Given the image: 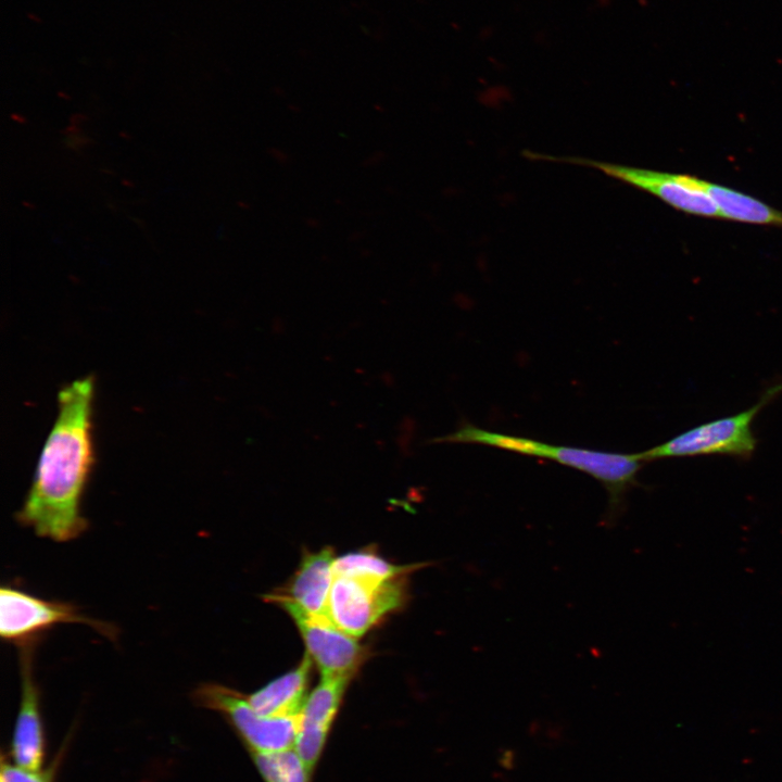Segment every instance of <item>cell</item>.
Masks as SVG:
<instances>
[{"label": "cell", "instance_id": "cell-1", "mask_svg": "<svg viewBox=\"0 0 782 782\" xmlns=\"http://www.w3.org/2000/svg\"><path fill=\"white\" fill-rule=\"evenodd\" d=\"M94 380L86 376L58 394V415L41 451L20 524L56 542L78 538L88 527L81 499L94 462Z\"/></svg>", "mask_w": 782, "mask_h": 782}, {"label": "cell", "instance_id": "cell-2", "mask_svg": "<svg viewBox=\"0 0 782 782\" xmlns=\"http://www.w3.org/2000/svg\"><path fill=\"white\" fill-rule=\"evenodd\" d=\"M431 443H471L509 452L552 459L583 471L596 479L608 494L607 522L623 509L625 496L638 484L636 476L643 461L639 453H608L581 447L551 445L529 438L503 434L464 422L455 431L429 440Z\"/></svg>", "mask_w": 782, "mask_h": 782}, {"label": "cell", "instance_id": "cell-3", "mask_svg": "<svg viewBox=\"0 0 782 782\" xmlns=\"http://www.w3.org/2000/svg\"><path fill=\"white\" fill-rule=\"evenodd\" d=\"M780 393H782V381L766 390L753 406L734 415L695 426L659 445L640 452V457L643 462L703 455L748 458L757 445L752 428L753 421L758 413Z\"/></svg>", "mask_w": 782, "mask_h": 782}, {"label": "cell", "instance_id": "cell-4", "mask_svg": "<svg viewBox=\"0 0 782 782\" xmlns=\"http://www.w3.org/2000/svg\"><path fill=\"white\" fill-rule=\"evenodd\" d=\"M194 701L218 711L232 724L251 754H268L294 749L300 714L288 717H264L254 710L248 697L217 683L200 685Z\"/></svg>", "mask_w": 782, "mask_h": 782}, {"label": "cell", "instance_id": "cell-5", "mask_svg": "<svg viewBox=\"0 0 782 782\" xmlns=\"http://www.w3.org/2000/svg\"><path fill=\"white\" fill-rule=\"evenodd\" d=\"M60 623H84L110 640L116 631L112 625L88 618L67 602L48 601L18 588L0 589V634L8 642L23 645L37 641L42 632Z\"/></svg>", "mask_w": 782, "mask_h": 782}, {"label": "cell", "instance_id": "cell-6", "mask_svg": "<svg viewBox=\"0 0 782 782\" xmlns=\"http://www.w3.org/2000/svg\"><path fill=\"white\" fill-rule=\"evenodd\" d=\"M404 601L400 578L380 581L352 576H335L328 615L341 630L360 638Z\"/></svg>", "mask_w": 782, "mask_h": 782}, {"label": "cell", "instance_id": "cell-7", "mask_svg": "<svg viewBox=\"0 0 782 782\" xmlns=\"http://www.w3.org/2000/svg\"><path fill=\"white\" fill-rule=\"evenodd\" d=\"M265 598L283 608L295 622L306 646V654L318 667L321 677H352L362 658L363 647L356 639L326 616L308 614L280 593Z\"/></svg>", "mask_w": 782, "mask_h": 782}, {"label": "cell", "instance_id": "cell-8", "mask_svg": "<svg viewBox=\"0 0 782 782\" xmlns=\"http://www.w3.org/2000/svg\"><path fill=\"white\" fill-rule=\"evenodd\" d=\"M570 163L588 165L605 175L646 191L685 214L721 218L719 209L706 191L694 185V176L664 173L601 161L572 157Z\"/></svg>", "mask_w": 782, "mask_h": 782}, {"label": "cell", "instance_id": "cell-9", "mask_svg": "<svg viewBox=\"0 0 782 782\" xmlns=\"http://www.w3.org/2000/svg\"><path fill=\"white\" fill-rule=\"evenodd\" d=\"M350 679L348 676L321 677L304 702L294 751L311 774L320 758Z\"/></svg>", "mask_w": 782, "mask_h": 782}, {"label": "cell", "instance_id": "cell-10", "mask_svg": "<svg viewBox=\"0 0 782 782\" xmlns=\"http://www.w3.org/2000/svg\"><path fill=\"white\" fill-rule=\"evenodd\" d=\"M35 643L37 641L21 645V701L12 736L11 756L18 766L39 770L42 769L45 757V731L33 669Z\"/></svg>", "mask_w": 782, "mask_h": 782}, {"label": "cell", "instance_id": "cell-11", "mask_svg": "<svg viewBox=\"0 0 782 782\" xmlns=\"http://www.w3.org/2000/svg\"><path fill=\"white\" fill-rule=\"evenodd\" d=\"M335 559L330 547L305 554L286 590L287 593L280 594L308 614L329 617L328 602L335 579Z\"/></svg>", "mask_w": 782, "mask_h": 782}, {"label": "cell", "instance_id": "cell-12", "mask_svg": "<svg viewBox=\"0 0 782 782\" xmlns=\"http://www.w3.org/2000/svg\"><path fill=\"white\" fill-rule=\"evenodd\" d=\"M311 664V657L305 654L295 668L247 696L254 710L264 717L299 715L307 697Z\"/></svg>", "mask_w": 782, "mask_h": 782}, {"label": "cell", "instance_id": "cell-13", "mask_svg": "<svg viewBox=\"0 0 782 782\" xmlns=\"http://www.w3.org/2000/svg\"><path fill=\"white\" fill-rule=\"evenodd\" d=\"M719 209L722 219L782 228V211L735 189L697 179Z\"/></svg>", "mask_w": 782, "mask_h": 782}, {"label": "cell", "instance_id": "cell-14", "mask_svg": "<svg viewBox=\"0 0 782 782\" xmlns=\"http://www.w3.org/2000/svg\"><path fill=\"white\" fill-rule=\"evenodd\" d=\"M425 564L395 565L368 551L344 554L335 559V576H352L374 580H391L416 570Z\"/></svg>", "mask_w": 782, "mask_h": 782}, {"label": "cell", "instance_id": "cell-15", "mask_svg": "<svg viewBox=\"0 0 782 782\" xmlns=\"http://www.w3.org/2000/svg\"><path fill=\"white\" fill-rule=\"evenodd\" d=\"M265 782H308L311 773L294 749L251 754Z\"/></svg>", "mask_w": 782, "mask_h": 782}, {"label": "cell", "instance_id": "cell-16", "mask_svg": "<svg viewBox=\"0 0 782 782\" xmlns=\"http://www.w3.org/2000/svg\"><path fill=\"white\" fill-rule=\"evenodd\" d=\"M1 782H52V771L28 769L2 760Z\"/></svg>", "mask_w": 782, "mask_h": 782}]
</instances>
